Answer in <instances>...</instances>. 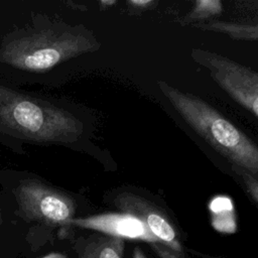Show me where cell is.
<instances>
[{
  "label": "cell",
  "mask_w": 258,
  "mask_h": 258,
  "mask_svg": "<svg viewBox=\"0 0 258 258\" xmlns=\"http://www.w3.org/2000/svg\"><path fill=\"white\" fill-rule=\"evenodd\" d=\"M157 85L184 122L232 166L258 174V148L240 128L200 97L164 81Z\"/></svg>",
  "instance_id": "1"
},
{
  "label": "cell",
  "mask_w": 258,
  "mask_h": 258,
  "mask_svg": "<svg viewBox=\"0 0 258 258\" xmlns=\"http://www.w3.org/2000/svg\"><path fill=\"white\" fill-rule=\"evenodd\" d=\"M101 43L83 25L50 24L3 42L0 61L26 72H45L69 59L96 51Z\"/></svg>",
  "instance_id": "2"
},
{
  "label": "cell",
  "mask_w": 258,
  "mask_h": 258,
  "mask_svg": "<svg viewBox=\"0 0 258 258\" xmlns=\"http://www.w3.org/2000/svg\"><path fill=\"white\" fill-rule=\"evenodd\" d=\"M0 130L32 142L70 144L84 125L61 108L0 85Z\"/></svg>",
  "instance_id": "3"
},
{
  "label": "cell",
  "mask_w": 258,
  "mask_h": 258,
  "mask_svg": "<svg viewBox=\"0 0 258 258\" xmlns=\"http://www.w3.org/2000/svg\"><path fill=\"white\" fill-rule=\"evenodd\" d=\"M191 58L207 69L212 79L239 105L258 116V74L248 67L236 62L229 57L194 48Z\"/></svg>",
  "instance_id": "4"
},
{
  "label": "cell",
  "mask_w": 258,
  "mask_h": 258,
  "mask_svg": "<svg viewBox=\"0 0 258 258\" xmlns=\"http://www.w3.org/2000/svg\"><path fill=\"white\" fill-rule=\"evenodd\" d=\"M113 206L139 220L156 240L153 251L160 258H187L177 230L167 215L148 200L128 191L114 196Z\"/></svg>",
  "instance_id": "5"
},
{
  "label": "cell",
  "mask_w": 258,
  "mask_h": 258,
  "mask_svg": "<svg viewBox=\"0 0 258 258\" xmlns=\"http://www.w3.org/2000/svg\"><path fill=\"white\" fill-rule=\"evenodd\" d=\"M23 218L48 226H69L76 214V204L67 194L35 179L20 182L15 189Z\"/></svg>",
  "instance_id": "6"
},
{
  "label": "cell",
  "mask_w": 258,
  "mask_h": 258,
  "mask_svg": "<svg viewBox=\"0 0 258 258\" xmlns=\"http://www.w3.org/2000/svg\"><path fill=\"white\" fill-rule=\"evenodd\" d=\"M69 225L95 230L105 235L121 238L136 239L147 242L151 248L156 245L155 238L148 229L137 219L125 214L94 216L85 219H72Z\"/></svg>",
  "instance_id": "7"
},
{
  "label": "cell",
  "mask_w": 258,
  "mask_h": 258,
  "mask_svg": "<svg viewBox=\"0 0 258 258\" xmlns=\"http://www.w3.org/2000/svg\"><path fill=\"white\" fill-rule=\"evenodd\" d=\"M124 247V239L101 233L79 239L75 250L78 258H123Z\"/></svg>",
  "instance_id": "8"
},
{
  "label": "cell",
  "mask_w": 258,
  "mask_h": 258,
  "mask_svg": "<svg viewBox=\"0 0 258 258\" xmlns=\"http://www.w3.org/2000/svg\"><path fill=\"white\" fill-rule=\"evenodd\" d=\"M192 26L203 30L225 33L236 40H257L258 38L257 24L210 20L192 23Z\"/></svg>",
  "instance_id": "9"
},
{
  "label": "cell",
  "mask_w": 258,
  "mask_h": 258,
  "mask_svg": "<svg viewBox=\"0 0 258 258\" xmlns=\"http://www.w3.org/2000/svg\"><path fill=\"white\" fill-rule=\"evenodd\" d=\"M223 10V4L219 0H198L192 9L186 14V21L192 23L202 22L210 17L220 14Z\"/></svg>",
  "instance_id": "10"
},
{
  "label": "cell",
  "mask_w": 258,
  "mask_h": 258,
  "mask_svg": "<svg viewBox=\"0 0 258 258\" xmlns=\"http://www.w3.org/2000/svg\"><path fill=\"white\" fill-rule=\"evenodd\" d=\"M232 168L243 179V182H244V184L246 186V189H247L248 194L250 195L251 199L253 200V202L257 203L258 202V180H257V175H254V174L248 172L247 170H244V169H242L240 167H237V166H232Z\"/></svg>",
  "instance_id": "11"
},
{
  "label": "cell",
  "mask_w": 258,
  "mask_h": 258,
  "mask_svg": "<svg viewBox=\"0 0 258 258\" xmlns=\"http://www.w3.org/2000/svg\"><path fill=\"white\" fill-rule=\"evenodd\" d=\"M129 5L137 7V8H147V6L152 5L153 1L150 0H144V1H140V0H131L127 2Z\"/></svg>",
  "instance_id": "12"
},
{
  "label": "cell",
  "mask_w": 258,
  "mask_h": 258,
  "mask_svg": "<svg viewBox=\"0 0 258 258\" xmlns=\"http://www.w3.org/2000/svg\"><path fill=\"white\" fill-rule=\"evenodd\" d=\"M133 258H148L144 252L139 248V247H135L133 250Z\"/></svg>",
  "instance_id": "13"
},
{
  "label": "cell",
  "mask_w": 258,
  "mask_h": 258,
  "mask_svg": "<svg viewBox=\"0 0 258 258\" xmlns=\"http://www.w3.org/2000/svg\"><path fill=\"white\" fill-rule=\"evenodd\" d=\"M42 258H67V256L59 252H53V253H49V254L43 256Z\"/></svg>",
  "instance_id": "14"
},
{
  "label": "cell",
  "mask_w": 258,
  "mask_h": 258,
  "mask_svg": "<svg viewBox=\"0 0 258 258\" xmlns=\"http://www.w3.org/2000/svg\"><path fill=\"white\" fill-rule=\"evenodd\" d=\"M100 3L102 5H114L116 4V1H101Z\"/></svg>",
  "instance_id": "15"
}]
</instances>
